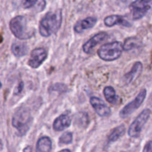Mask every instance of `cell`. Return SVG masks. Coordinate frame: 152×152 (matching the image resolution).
Instances as JSON below:
<instances>
[{"mask_svg": "<svg viewBox=\"0 0 152 152\" xmlns=\"http://www.w3.org/2000/svg\"><path fill=\"white\" fill-rule=\"evenodd\" d=\"M77 124L80 126L86 127L88 124V115L86 113H80L77 118Z\"/></svg>", "mask_w": 152, "mask_h": 152, "instance_id": "obj_21", "label": "cell"}, {"mask_svg": "<svg viewBox=\"0 0 152 152\" xmlns=\"http://www.w3.org/2000/svg\"><path fill=\"white\" fill-rule=\"evenodd\" d=\"M142 152H152V140L148 141L145 143Z\"/></svg>", "mask_w": 152, "mask_h": 152, "instance_id": "obj_23", "label": "cell"}, {"mask_svg": "<svg viewBox=\"0 0 152 152\" xmlns=\"http://www.w3.org/2000/svg\"><path fill=\"white\" fill-rule=\"evenodd\" d=\"M10 29L19 39H28L35 34V30L28 26L27 19L23 16H16L10 20Z\"/></svg>", "mask_w": 152, "mask_h": 152, "instance_id": "obj_2", "label": "cell"}, {"mask_svg": "<svg viewBox=\"0 0 152 152\" xmlns=\"http://www.w3.org/2000/svg\"><path fill=\"white\" fill-rule=\"evenodd\" d=\"M1 86H1V82H0V89L1 88Z\"/></svg>", "mask_w": 152, "mask_h": 152, "instance_id": "obj_28", "label": "cell"}, {"mask_svg": "<svg viewBox=\"0 0 152 152\" xmlns=\"http://www.w3.org/2000/svg\"><path fill=\"white\" fill-rule=\"evenodd\" d=\"M97 22V19L96 17H88L85 19L80 20L74 25V31L77 34L83 32L84 31L87 29L93 28L96 25Z\"/></svg>", "mask_w": 152, "mask_h": 152, "instance_id": "obj_13", "label": "cell"}, {"mask_svg": "<svg viewBox=\"0 0 152 152\" xmlns=\"http://www.w3.org/2000/svg\"><path fill=\"white\" fill-rule=\"evenodd\" d=\"M37 1H32V0H27V1H23L22 2V6L25 8H30L37 4Z\"/></svg>", "mask_w": 152, "mask_h": 152, "instance_id": "obj_22", "label": "cell"}, {"mask_svg": "<svg viewBox=\"0 0 152 152\" xmlns=\"http://www.w3.org/2000/svg\"><path fill=\"white\" fill-rule=\"evenodd\" d=\"M29 50V48L25 43L22 42H15L12 44L11 51L16 57L25 56Z\"/></svg>", "mask_w": 152, "mask_h": 152, "instance_id": "obj_15", "label": "cell"}, {"mask_svg": "<svg viewBox=\"0 0 152 152\" xmlns=\"http://www.w3.org/2000/svg\"><path fill=\"white\" fill-rule=\"evenodd\" d=\"M62 21V15L60 10L48 12L40 21V34L44 37H48L56 34L60 28Z\"/></svg>", "mask_w": 152, "mask_h": 152, "instance_id": "obj_1", "label": "cell"}, {"mask_svg": "<svg viewBox=\"0 0 152 152\" xmlns=\"http://www.w3.org/2000/svg\"><path fill=\"white\" fill-rule=\"evenodd\" d=\"M22 152H32V148H31V146L25 147Z\"/></svg>", "mask_w": 152, "mask_h": 152, "instance_id": "obj_25", "label": "cell"}, {"mask_svg": "<svg viewBox=\"0 0 152 152\" xmlns=\"http://www.w3.org/2000/svg\"><path fill=\"white\" fill-rule=\"evenodd\" d=\"M147 91L145 88L142 89V90L140 91V93L138 94L137 96H136L132 102L128 103L123 109L120 111V117L121 118L125 119L126 117H129V115L132 114V113L134 112L137 109L140 108L141 105L142 104V102L145 100V97H146Z\"/></svg>", "mask_w": 152, "mask_h": 152, "instance_id": "obj_7", "label": "cell"}, {"mask_svg": "<svg viewBox=\"0 0 152 152\" xmlns=\"http://www.w3.org/2000/svg\"><path fill=\"white\" fill-rule=\"evenodd\" d=\"M91 105L95 110L96 114L102 117H109L111 114V110L103 101L96 96H92L90 99Z\"/></svg>", "mask_w": 152, "mask_h": 152, "instance_id": "obj_9", "label": "cell"}, {"mask_svg": "<svg viewBox=\"0 0 152 152\" xmlns=\"http://www.w3.org/2000/svg\"><path fill=\"white\" fill-rule=\"evenodd\" d=\"M142 71V64L140 62H137L134 64L133 67L129 72L124 75V80L126 83H132L134 80H136Z\"/></svg>", "mask_w": 152, "mask_h": 152, "instance_id": "obj_14", "label": "cell"}, {"mask_svg": "<svg viewBox=\"0 0 152 152\" xmlns=\"http://www.w3.org/2000/svg\"><path fill=\"white\" fill-rule=\"evenodd\" d=\"M71 123V118L68 113L59 115L53 122V128L56 132H62L65 129H68Z\"/></svg>", "mask_w": 152, "mask_h": 152, "instance_id": "obj_11", "label": "cell"}, {"mask_svg": "<svg viewBox=\"0 0 152 152\" xmlns=\"http://www.w3.org/2000/svg\"><path fill=\"white\" fill-rule=\"evenodd\" d=\"M142 45L141 40L136 37H129L125 40L124 43L123 44V50L129 51L134 48H138Z\"/></svg>", "mask_w": 152, "mask_h": 152, "instance_id": "obj_17", "label": "cell"}, {"mask_svg": "<svg viewBox=\"0 0 152 152\" xmlns=\"http://www.w3.org/2000/svg\"><path fill=\"white\" fill-rule=\"evenodd\" d=\"M151 113V110L146 108V109H144L138 115V117L134 120V122L129 127V131H128V134L129 137L137 138L140 136L144 126L148 122V119L150 118Z\"/></svg>", "mask_w": 152, "mask_h": 152, "instance_id": "obj_5", "label": "cell"}, {"mask_svg": "<svg viewBox=\"0 0 152 152\" xmlns=\"http://www.w3.org/2000/svg\"><path fill=\"white\" fill-rule=\"evenodd\" d=\"M59 152H71V151H70L69 149H63V150H61V151Z\"/></svg>", "mask_w": 152, "mask_h": 152, "instance_id": "obj_27", "label": "cell"}, {"mask_svg": "<svg viewBox=\"0 0 152 152\" xmlns=\"http://www.w3.org/2000/svg\"><path fill=\"white\" fill-rule=\"evenodd\" d=\"M108 37V34L105 32H99L95 34L93 37L88 40L83 46V51L86 53H91L93 49L98 44L105 40Z\"/></svg>", "mask_w": 152, "mask_h": 152, "instance_id": "obj_10", "label": "cell"}, {"mask_svg": "<svg viewBox=\"0 0 152 152\" xmlns=\"http://www.w3.org/2000/svg\"><path fill=\"white\" fill-rule=\"evenodd\" d=\"M73 141V134L71 132H66L61 135L59 140V144L62 145H68L71 144Z\"/></svg>", "mask_w": 152, "mask_h": 152, "instance_id": "obj_20", "label": "cell"}, {"mask_svg": "<svg viewBox=\"0 0 152 152\" xmlns=\"http://www.w3.org/2000/svg\"><path fill=\"white\" fill-rule=\"evenodd\" d=\"M52 148V141L48 137H42L37 143L36 152H50Z\"/></svg>", "mask_w": 152, "mask_h": 152, "instance_id": "obj_16", "label": "cell"}, {"mask_svg": "<svg viewBox=\"0 0 152 152\" xmlns=\"http://www.w3.org/2000/svg\"><path fill=\"white\" fill-rule=\"evenodd\" d=\"M47 57V50L44 48H37L31 52L28 64L32 68H38L45 61Z\"/></svg>", "mask_w": 152, "mask_h": 152, "instance_id": "obj_8", "label": "cell"}, {"mask_svg": "<svg viewBox=\"0 0 152 152\" xmlns=\"http://www.w3.org/2000/svg\"><path fill=\"white\" fill-rule=\"evenodd\" d=\"M104 24L107 27H113L114 25H120L124 27H131L132 25L123 16L120 15H111L104 19Z\"/></svg>", "mask_w": 152, "mask_h": 152, "instance_id": "obj_12", "label": "cell"}, {"mask_svg": "<svg viewBox=\"0 0 152 152\" xmlns=\"http://www.w3.org/2000/svg\"><path fill=\"white\" fill-rule=\"evenodd\" d=\"M129 9L132 12V19L134 20L140 19L152 11V0H138L133 1L129 5Z\"/></svg>", "mask_w": 152, "mask_h": 152, "instance_id": "obj_6", "label": "cell"}, {"mask_svg": "<svg viewBox=\"0 0 152 152\" xmlns=\"http://www.w3.org/2000/svg\"><path fill=\"white\" fill-rule=\"evenodd\" d=\"M33 123V117L31 114L23 108H20L13 115L12 125L19 132V135H25L29 130Z\"/></svg>", "mask_w": 152, "mask_h": 152, "instance_id": "obj_4", "label": "cell"}, {"mask_svg": "<svg viewBox=\"0 0 152 152\" xmlns=\"http://www.w3.org/2000/svg\"><path fill=\"white\" fill-rule=\"evenodd\" d=\"M123 50V46L121 42L105 43L98 50V56L102 60L114 61L121 56Z\"/></svg>", "mask_w": 152, "mask_h": 152, "instance_id": "obj_3", "label": "cell"}, {"mask_svg": "<svg viewBox=\"0 0 152 152\" xmlns=\"http://www.w3.org/2000/svg\"><path fill=\"white\" fill-rule=\"evenodd\" d=\"M104 96L108 102L116 105L118 102V96L116 95V91L114 88L111 86H107L103 90Z\"/></svg>", "mask_w": 152, "mask_h": 152, "instance_id": "obj_18", "label": "cell"}, {"mask_svg": "<svg viewBox=\"0 0 152 152\" xmlns=\"http://www.w3.org/2000/svg\"><path fill=\"white\" fill-rule=\"evenodd\" d=\"M3 148V143H2V141L1 140V139H0V151H1Z\"/></svg>", "mask_w": 152, "mask_h": 152, "instance_id": "obj_26", "label": "cell"}, {"mask_svg": "<svg viewBox=\"0 0 152 152\" xmlns=\"http://www.w3.org/2000/svg\"><path fill=\"white\" fill-rule=\"evenodd\" d=\"M23 86H24L23 83H22V82H21V83H19V86H18L17 89H16L14 94H20L21 92H22V91L23 90Z\"/></svg>", "mask_w": 152, "mask_h": 152, "instance_id": "obj_24", "label": "cell"}, {"mask_svg": "<svg viewBox=\"0 0 152 152\" xmlns=\"http://www.w3.org/2000/svg\"><path fill=\"white\" fill-rule=\"evenodd\" d=\"M126 132V126L124 125H120L118 127H116L112 130L108 136V140L109 142H113L120 139Z\"/></svg>", "mask_w": 152, "mask_h": 152, "instance_id": "obj_19", "label": "cell"}]
</instances>
